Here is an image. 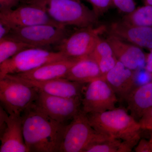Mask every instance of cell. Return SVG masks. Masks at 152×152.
Returning a JSON list of instances; mask_svg holds the SVG:
<instances>
[{"mask_svg": "<svg viewBox=\"0 0 152 152\" xmlns=\"http://www.w3.org/2000/svg\"><path fill=\"white\" fill-rule=\"evenodd\" d=\"M21 117L25 143L29 152H59L67 124L53 119L34 104Z\"/></svg>", "mask_w": 152, "mask_h": 152, "instance_id": "6da1fadb", "label": "cell"}, {"mask_svg": "<svg viewBox=\"0 0 152 152\" xmlns=\"http://www.w3.org/2000/svg\"><path fill=\"white\" fill-rule=\"evenodd\" d=\"M86 115L92 126L99 133L114 138L137 143L141 139L142 129L138 121L125 109L116 107Z\"/></svg>", "mask_w": 152, "mask_h": 152, "instance_id": "7a4b0ae2", "label": "cell"}, {"mask_svg": "<svg viewBox=\"0 0 152 152\" xmlns=\"http://www.w3.org/2000/svg\"><path fill=\"white\" fill-rule=\"evenodd\" d=\"M110 138L94 129L82 110L66 125L59 152H84L90 145Z\"/></svg>", "mask_w": 152, "mask_h": 152, "instance_id": "3957f363", "label": "cell"}, {"mask_svg": "<svg viewBox=\"0 0 152 152\" xmlns=\"http://www.w3.org/2000/svg\"><path fill=\"white\" fill-rule=\"evenodd\" d=\"M47 12L55 22L66 27L94 26L98 18L80 0H48Z\"/></svg>", "mask_w": 152, "mask_h": 152, "instance_id": "277c9868", "label": "cell"}, {"mask_svg": "<svg viewBox=\"0 0 152 152\" xmlns=\"http://www.w3.org/2000/svg\"><path fill=\"white\" fill-rule=\"evenodd\" d=\"M38 91L7 75L0 80V101L9 115H21L35 101Z\"/></svg>", "mask_w": 152, "mask_h": 152, "instance_id": "5b68a950", "label": "cell"}, {"mask_svg": "<svg viewBox=\"0 0 152 152\" xmlns=\"http://www.w3.org/2000/svg\"><path fill=\"white\" fill-rule=\"evenodd\" d=\"M68 58L61 52L42 48L25 49L0 64V80L6 75L26 72L48 63Z\"/></svg>", "mask_w": 152, "mask_h": 152, "instance_id": "8992f818", "label": "cell"}, {"mask_svg": "<svg viewBox=\"0 0 152 152\" xmlns=\"http://www.w3.org/2000/svg\"><path fill=\"white\" fill-rule=\"evenodd\" d=\"M47 0H31L15 9L0 12V20L15 28L41 24L60 25L50 18L47 12ZM65 27V26H64Z\"/></svg>", "mask_w": 152, "mask_h": 152, "instance_id": "52a82bcc", "label": "cell"}, {"mask_svg": "<svg viewBox=\"0 0 152 152\" xmlns=\"http://www.w3.org/2000/svg\"><path fill=\"white\" fill-rule=\"evenodd\" d=\"M69 36L66 27L41 24L14 28L7 36L36 48H42L58 45Z\"/></svg>", "mask_w": 152, "mask_h": 152, "instance_id": "ba28073f", "label": "cell"}, {"mask_svg": "<svg viewBox=\"0 0 152 152\" xmlns=\"http://www.w3.org/2000/svg\"><path fill=\"white\" fill-rule=\"evenodd\" d=\"M82 99L57 96L38 91L33 104L53 119L66 125L82 110Z\"/></svg>", "mask_w": 152, "mask_h": 152, "instance_id": "9c48e42d", "label": "cell"}, {"mask_svg": "<svg viewBox=\"0 0 152 152\" xmlns=\"http://www.w3.org/2000/svg\"><path fill=\"white\" fill-rule=\"evenodd\" d=\"M106 30L104 26L80 28L57 46V50L70 58L80 59L89 57L100 38V35Z\"/></svg>", "mask_w": 152, "mask_h": 152, "instance_id": "30bf717a", "label": "cell"}, {"mask_svg": "<svg viewBox=\"0 0 152 152\" xmlns=\"http://www.w3.org/2000/svg\"><path fill=\"white\" fill-rule=\"evenodd\" d=\"M118 99L103 77L86 85L82 99V109L86 114L102 113L116 108Z\"/></svg>", "mask_w": 152, "mask_h": 152, "instance_id": "8fae6325", "label": "cell"}, {"mask_svg": "<svg viewBox=\"0 0 152 152\" xmlns=\"http://www.w3.org/2000/svg\"><path fill=\"white\" fill-rule=\"evenodd\" d=\"M0 152H29L25 143L21 115H9L1 107Z\"/></svg>", "mask_w": 152, "mask_h": 152, "instance_id": "7c38bea8", "label": "cell"}, {"mask_svg": "<svg viewBox=\"0 0 152 152\" xmlns=\"http://www.w3.org/2000/svg\"><path fill=\"white\" fill-rule=\"evenodd\" d=\"M9 75L34 87L38 91L48 94L65 98H82L86 84L64 78L37 81L22 78L13 75Z\"/></svg>", "mask_w": 152, "mask_h": 152, "instance_id": "4fadbf2b", "label": "cell"}, {"mask_svg": "<svg viewBox=\"0 0 152 152\" xmlns=\"http://www.w3.org/2000/svg\"><path fill=\"white\" fill-rule=\"evenodd\" d=\"M106 40L118 61L125 66L136 72L144 69L147 54L142 49L110 34Z\"/></svg>", "mask_w": 152, "mask_h": 152, "instance_id": "5bb4252c", "label": "cell"}, {"mask_svg": "<svg viewBox=\"0 0 152 152\" xmlns=\"http://www.w3.org/2000/svg\"><path fill=\"white\" fill-rule=\"evenodd\" d=\"M110 34L142 49L152 48V27L130 24L121 20L114 22L108 28Z\"/></svg>", "mask_w": 152, "mask_h": 152, "instance_id": "9a60e30c", "label": "cell"}, {"mask_svg": "<svg viewBox=\"0 0 152 152\" xmlns=\"http://www.w3.org/2000/svg\"><path fill=\"white\" fill-rule=\"evenodd\" d=\"M136 73L118 61L102 77L113 90L118 99L126 101L136 87Z\"/></svg>", "mask_w": 152, "mask_h": 152, "instance_id": "2e32d148", "label": "cell"}, {"mask_svg": "<svg viewBox=\"0 0 152 152\" xmlns=\"http://www.w3.org/2000/svg\"><path fill=\"white\" fill-rule=\"evenodd\" d=\"M79 60L68 58L46 64L26 72L13 75L22 78L37 81L65 78L71 68Z\"/></svg>", "mask_w": 152, "mask_h": 152, "instance_id": "e0dca14e", "label": "cell"}, {"mask_svg": "<svg viewBox=\"0 0 152 152\" xmlns=\"http://www.w3.org/2000/svg\"><path fill=\"white\" fill-rule=\"evenodd\" d=\"M126 102L130 113L138 121L145 112L152 107V79L135 87Z\"/></svg>", "mask_w": 152, "mask_h": 152, "instance_id": "ac0fdd59", "label": "cell"}, {"mask_svg": "<svg viewBox=\"0 0 152 152\" xmlns=\"http://www.w3.org/2000/svg\"><path fill=\"white\" fill-rule=\"evenodd\" d=\"M102 77L97 63L89 56L79 60L71 68L64 79L87 84Z\"/></svg>", "mask_w": 152, "mask_h": 152, "instance_id": "d6986e66", "label": "cell"}, {"mask_svg": "<svg viewBox=\"0 0 152 152\" xmlns=\"http://www.w3.org/2000/svg\"><path fill=\"white\" fill-rule=\"evenodd\" d=\"M90 56L97 63L103 76L113 68L118 61L108 42L101 38Z\"/></svg>", "mask_w": 152, "mask_h": 152, "instance_id": "ffe728a7", "label": "cell"}, {"mask_svg": "<svg viewBox=\"0 0 152 152\" xmlns=\"http://www.w3.org/2000/svg\"><path fill=\"white\" fill-rule=\"evenodd\" d=\"M36 47L7 36L0 39V64L25 49Z\"/></svg>", "mask_w": 152, "mask_h": 152, "instance_id": "44dd1931", "label": "cell"}, {"mask_svg": "<svg viewBox=\"0 0 152 152\" xmlns=\"http://www.w3.org/2000/svg\"><path fill=\"white\" fill-rule=\"evenodd\" d=\"M122 20L130 24L152 27V5L137 7L130 13L125 15Z\"/></svg>", "mask_w": 152, "mask_h": 152, "instance_id": "7402d4cb", "label": "cell"}, {"mask_svg": "<svg viewBox=\"0 0 152 152\" xmlns=\"http://www.w3.org/2000/svg\"><path fill=\"white\" fill-rule=\"evenodd\" d=\"M122 141L119 139L110 138L90 145L84 152H119Z\"/></svg>", "mask_w": 152, "mask_h": 152, "instance_id": "603a6c76", "label": "cell"}, {"mask_svg": "<svg viewBox=\"0 0 152 152\" xmlns=\"http://www.w3.org/2000/svg\"><path fill=\"white\" fill-rule=\"evenodd\" d=\"M91 4L93 11L97 18L103 15L112 6L113 0H87Z\"/></svg>", "mask_w": 152, "mask_h": 152, "instance_id": "cb8c5ba5", "label": "cell"}, {"mask_svg": "<svg viewBox=\"0 0 152 152\" xmlns=\"http://www.w3.org/2000/svg\"><path fill=\"white\" fill-rule=\"evenodd\" d=\"M113 4L120 12L125 15L130 13L137 7L135 0H113Z\"/></svg>", "mask_w": 152, "mask_h": 152, "instance_id": "d4e9b609", "label": "cell"}, {"mask_svg": "<svg viewBox=\"0 0 152 152\" xmlns=\"http://www.w3.org/2000/svg\"><path fill=\"white\" fill-rule=\"evenodd\" d=\"M138 122L142 130L152 131V107L143 115Z\"/></svg>", "mask_w": 152, "mask_h": 152, "instance_id": "484cf974", "label": "cell"}, {"mask_svg": "<svg viewBox=\"0 0 152 152\" xmlns=\"http://www.w3.org/2000/svg\"><path fill=\"white\" fill-rule=\"evenodd\" d=\"M136 152H152V145L149 140L142 139L139 140L134 148Z\"/></svg>", "mask_w": 152, "mask_h": 152, "instance_id": "4316f807", "label": "cell"}, {"mask_svg": "<svg viewBox=\"0 0 152 152\" xmlns=\"http://www.w3.org/2000/svg\"><path fill=\"white\" fill-rule=\"evenodd\" d=\"M20 0H0V11L12 10L18 4Z\"/></svg>", "mask_w": 152, "mask_h": 152, "instance_id": "83f0119b", "label": "cell"}, {"mask_svg": "<svg viewBox=\"0 0 152 152\" xmlns=\"http://www.w3.org/2000/svg\"><path fill=\"white\" fill-rule=\"evenodd\" d=\"M145 70L147 74L152 79V48L149 50V53L147 54L146 59Z\"/></svg>", "mask_w": 152, "mask_h": 152, "instance_id": "f1b7e54d", "label": "cell"}, {"mask_svg": "<svg viewBox=\"0 0 152 152\" xmlns=\"http://www.w3.org/2000/svg\"><path fill=\"white\" fill-rule=\"evenodd\" d=\"M12 30V28L4 22L0 20V39L7 36Z\"/></svg>", "mask_w": 152, "mask_h": 152, "instance_id": "f546056e", "label": "cell"}, {"mask_svg": "<svg viewBox=\"0 0 152 152\" xmlns=\"http://www.w3.org/2000/svg\"><path fill=\"white\" fill-rule=\"evenodd\" d=\"M143 3L145 5H152V0H142Z\"/></svg>", "mask_w": 152, "mask_h": 152, "instance_id": "4dcf8cb0", "label": "cell"}, {"mask_svg": "<svg viewBox=\"0 0 152 152\" xmlns=\"http://www.w3.org/2000/svg\"><path fill=\"white\" fill-rule=\"evenodd\" d=\"M150 139L149 141L152 145V131H150Z\"/></svg>", "mask_w": 152, "mask_h": 152, "instance_id": "1f68e13d", "label": "cell"}, {"mask_svg": "<svg viewBox=\"0 0 152 152\" xmlns=\"http://www.w3.org/2000/svg\"><path fill=\"white\" fill-rule=\"evenodd\" d=\"M47 1H48V0H47Z\"/></svg>", "mask_w": 152, "mask_h": 152, "instance_id": "d6a6232c", "label": "cell"}]
</instances>
